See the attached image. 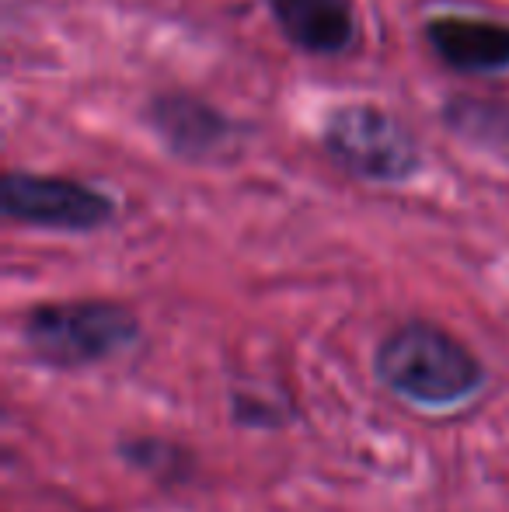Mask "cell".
<instances>
[{
	"instance_id": "obj_1",
	"label": "cell",
	"mask_w": 509,
	"mask_h": 512,
	"mask_svg": "<svg viewBox=\"0 0 509 512\" xmlns=\"http://www.w3.org/2000/svg\"><path fill=\"white\" fill-rule=\"evenodd\" d=\"M374 373L387 394L426 415L461 411L489 384L475 349L433 321H405L387 331L374 352Z\"/></svg>"
},
{
	"instance_id": "obj_2",
	"label": "cell",
	"mask_w": 509,
	"mask_h": 512,
	"mask_svg": "<svg viewBox=\"0 0 509 512\" xmlns=\"http://www.w3.org/2000/svg\"><path fill=\"white\" fill-rule=\"evenodd\" d=\"M21 342L49 370H88L140 342V317L119 300H53L21 317Z\"/></svg>"
},
{
	"instance_id": "obj_3",
	"label": "cell",
	"mask_w": 509,
	"mask_h": 512,
	"mask_svg": "<svg viewBox=\"0 0 509 512\" xmlns=\"http://www.w3.org/2000/svg\"><path fill=\"white\" fill-rule=\"evenodd\" d=\"M325 147L349 175L398 185L419 171L422 154L401 119L377 105H342L325 122Z\"/></svg>"
},
{
	"instance_id": "obj_4",
	"label": "cell",
	"mask_w": 509,
	"mask_h": 512,
	"mask_svg": "<svg viewBox=\"0 0 509 512\" xmlns=\"http://www.w3.org/2000/svg\"><path fill=\"white\" fill-rule=\"evenodd\" d=\"M0 209L7 220L63 234H91L116 220V203L105 192L74 178L7 171L0 182Z\"/></svg>"
},
{
	"instance_id": "obj_5",
	"label": "cell",
	"mask_w": 509,
	"mask_h": 512,
	"mask_svg": "<svg viewBox=\"0 0 509 512\" xmlns=\"http://www.w3.org/2000/svg\"><path fill=\"white\" fill-rule=\"evenodd\" d=\"M426 42L457 74H499L509 67V25L478 14H440L426 21Z\"/></svg>"
},
{
	"instance_id": "obj_6",
	"label": "cell",
	"mask_w": 509,
	"mask_h": 512,
	"mask_svg": "<svg viewBox=\"0 0 509 512\" xmlns=\"http://www.w3.org/2000/svg\"><path fill=\"white\" fill-rule=\"evenodd\" d=\"M279 32L314 56H339L356 42L353 0H269Z\"/></svg>"
},
{
	"instance_id": "obj_7",
	"label": "cell",
	"mask_w": 509,
	"mask_h": 512,
	"mask_svg": "<svg viewBox=\"0 0 509 512\" xmlns=\"http://www.w3.org/2000/svg\"><path fill=\"white\" fill-rule=\"evenodd\" d=\"M150 122L161 133V140L178 157H189V161H206V157L224 154L234 133L224 112H217V108L192 95H161L150 108Z\"/></svg>"
},
{
	"instance_id": "obj_8",
	"label": "cell",
	"mask_w": 509,
	"mask_h": 512,
	"mask_svg": "<svg viewBox=\"0 0 509 512\" xmlns=\"http://www.w3.org/2000/svg\"><path fill=\"white\" fill-rule=\"evenodd\" d=\"M116 453L123 457V464L161 481V485H182L192 474L189 450L164 436H129L116 446Z\"/></svg>"
},
{
	"instance_id": "obj_9",
	"label": "cell",
	"mask_w": 509,
	"mask_h": 512,
	"mask_svg": "<svg viewBox=\"0 0 509 512\" xmlns=\"http://www.w3.org/2000/svg\"><path fill=\"white\" fill-rule=\"evenodd\" d=\"M443 119L454 126V133H461L464 140H475L478 147L509 150V108L457 98L443 108Z\"/></svg>"
},
{
	"instance_id": "obj_10",
	"label": "cell",
	"mask_w": 509,
	"mask_h": 512,
	"mask_svg": "<svg viewBox=\"0 0 509 512\" xmlns=\"http://www.w3.org/2000/svg\"><path fill=\"white\" fill-rule=\"evenodd\" d=\"M290 415V405L279 398H262L258 391H231V418L241 429H283Z\"/></svg>"
}]
</instances>
